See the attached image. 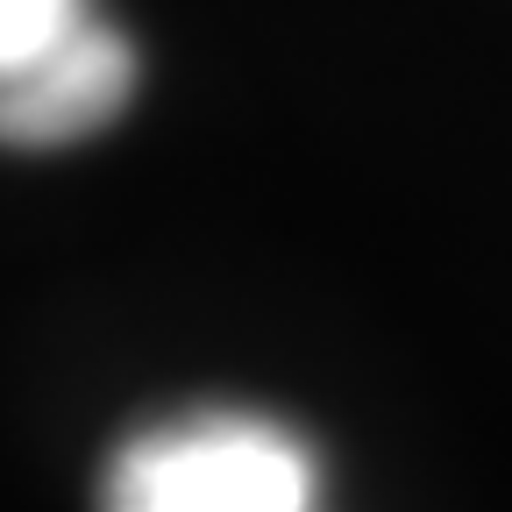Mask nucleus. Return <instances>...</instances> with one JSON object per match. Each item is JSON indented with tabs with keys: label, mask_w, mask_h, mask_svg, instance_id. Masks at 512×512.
I'll return each instance as SVG.
<instances>
[{
	"label": "nucleus",
	"mask_w": 512,
	"mask_h": 512,
	"mask_svg": "<svg viewBox=\"0 0 512 512\" xmlns=\"http://www.w3.org/2000/svg\"><path fill=\"white\" fill-rule=\"evenodd\" d=\"M313 448L264 413H185L107 463L100 512H313Z\"/></svg>",
	"instance_id": "nucleus-1"
},
{
	"label": "nucleus",
	"mask_w": 512,
	"mask_h": 512,
	"mask_svg": "<svg viewBox=\"0 0 512 512\" xmlns=\"http://www.w3.org/2000/svg\"><path fill=\"white\" fill-rule=\"evenodd\" d=\"M128 93H136V50L121 43V29H107L100 15L86 29H72L36 72H22L0 93V143L15 150H57L79 143L93 128H107Z\"/></svg>",
	"instance_id": "nucleus-2"
},
{
	"label": "nucleus",
	"mask_w": 512,
	"mask_h": 512,
	"mask_svg": "<svg viewBox=\"0 0 512 512\" xmlns=\"http://www.w3.org/2000/svg\"><path fill=\"white\" fill-rule=\"evenodd\" d=\"M93 22V0H0V93Z\"/></svg>",
	"instance_id": "nucleus-3"
}]
</instances>
